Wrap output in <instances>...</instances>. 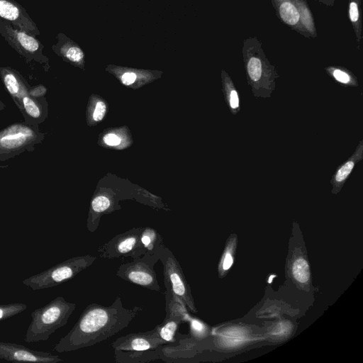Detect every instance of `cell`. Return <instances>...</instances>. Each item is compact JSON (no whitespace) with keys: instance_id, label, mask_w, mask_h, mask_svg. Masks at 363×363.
I'll return each instance as SVG.
<instances>
[{"instance_id":"cell-1","label":"cell","mask_w":363,"mask_h":363,"mask_svg":"<svg viewBox=\"0 0 363 363\" xmlns=\"http://www.w3.org/2000/svg\"><path fill=\"white\" fill-rule=\"evenodd\" d=\"M142 311L141 306L125 308L121 296L108 306L91 303L53 350L58 352H72L105 341L128 327Z\"/></svg>"},{"instance_id":"cell-2","label":"cell","mask_w":363,"mask_h":363,"mask_svg":"<svg viewBox=\"0 0 363 363\" xmlns=\"http://www.w3.org/2000/svg\"><path fill=\"white\" fill-rule=\"evenodd\" d=\"M242 50L247 80L252 93L257 99L270 98L279 74L264 54L261 41L257 37L247 38L243 42Z\"/></svg>"},{"instance_id":"cell-3","label":"cell","mask_w":363,"mask_h":363,"mask_svg":"<svg viewBox=\"0 0 363 363\" xmlns=\"http://www.w3.org/2000/svg\"><path fill=\"white\" fill-rule=\"evenodd\" d=\"M76 304L68 302L62 296H57L46 305L31 313L24 341L37 342L45 341L57 330L65 325L74 312Z\"/></svg>"},{"instance_id":"cell-4","label":"cell","mask_w":363,"mask_h":363,"mask_svg":"<svg viewBox=\"0 0 363 363\" xmlns=\"http://www.w3.org/2000/svg\"><path fill=\"white\" fill-rule=\"evenodd\" d=\"M166 344L159 336L156 326L151 330L121 336L111 346L116 362L140 363L159 359V348Z\"/></svg>"},{"instance_id":"cell-5","label":"cell","mask_w":363,"mask_h":363,"mask_svg":"<svg viewBox=\"0 0 363 363\" xmlns=\"http://www.w3.org/2000/svg\"><path fill=\"white\" fill-rule=\"evenodd\" d=\"M45 138L39 125L15 123L0 130V162L24 152H33Z\"/></svg>"},{"instance_id":"cell-6","label":"cell","mask_w":363,"mask_h":363,"mask_svg":"<svg viewBox=\"0 0 363 363\" xmlns=\"http://www.w3.org/2000/svg\"><path fill=\"white\" fill-rule=\"evenodd\" d=\"M95 255H85L71 257L48 269L25 279L23 284L34 291L46 289L66 282L90 267Z\"/></svg>"},{"instance_id":"cell-7","label":"cell","mask_w":363,"mask_h":363,"mask_svg":"<svg viewBox=\"0 0 363 363\" xmlns=\"http://www.w3.org/2000/svg\"><path fill=\"white\" fill-rule=\"evenodd\" d=\"M0 35L27 62H35L45 70L50 68L49 59L43 52L44 45L34 35L13 27L0 19Z\"/></svg>"},{"instance_id":"cell-8","label":"cell","mask_w":363,"mask_h":363,"mask_svg":"<svg viewBox=\"0 0 363 363\" xmlns=\"http://www.w3.org/2000/svg\"><path fill=\"white\" fill-rule=\"evenodd\" d=\"M159 258L163 266L166 289L178 298L191 312L196 313L191 288L179 261L165 246L159 252Z\"/></svg>"},{"instance_id":"cell-9","label":"cell","mask_w":363,"mask_h":363,"mask_svg":"<svg viewBox=\"0 0 363 363\" xmlns=\"http://www.w3.org/2000/svg\"><path fill=\"white\" fill-rule=\"evenodd\" d=\"M159 252L152 255L145 254L131 262L121 264L116 271V276L143 288L160 291V286L154 270L155 264L160 259Z\"/></svg>"},{"instance_id":"cell-10","label":"cell","mask_w":363,"mask_h":363,"mask_svg":"<svg viewBox=\"0 0 363 363\" xmlns=\"http://www.w3.org/2000/svg\"><path fill=\"white\" fill-rule=\"evenodd\" d=\"M142 228H133L116 235L97 250L99 257L106 259L118 257L138 258L145 255L140 243Z\"/></svg>"},{"instance_id":"cell-11","label":"cell","mask_w":363,"mask_h":363,"mask_svg":"<svg viewBox=\"0 0 363 363\" xmlns=\"http://www.w3.org/2000/svg\"><path fill=\"white\" fill-rule=\"evenodd\" d=\"M166 316L163 322L157 325L159 336L167 344L177 341L176 333L189 315L186 306L169 290L164 292Z\"/></svg>"},{"instance_id":"cell-12","label":"cell","mask_w":363,"mask_h":363,"mask_svg":"<svg viewBox=\"0 0 363 363\" xmlns=\"http://www.w3.org/2000/svg\"><path fill=\"white\" fill-rule=\"evenodd\" d=\"M0 359L9 362L57 363L63 362L59 356L44 351L33 350L22 345L0 341Z\"/></svg>"},{"instance_id":"cell-13","label":"cell","mask_w":363,"mask_h":363,"mask_svg":"<svg viewBox=\"0 0 363 363\" xmlns=\"http://www.w3.org/2000/svg\"><path fill=\"white\" fill-rule=\"evenodd\" d=\"M0 19L32 35L40 34L26 10L15 0H0Z\"/></svg>"},{"instance_id":"cell-14","label":"cell","mask_w":363,"mask_h":363,"mask_svg":"<svg viewBox=\"0 0 363 363\" xmlns=\"http://www.w3.org/2000/svg\"><path fill=\"white\" fill-rule=\"evenodd\" d=\"M14 103L22 113L26 124L39 125L48 117V104L45 97L36 98L26 94Z\"/></svg>"},{"instance_id":"cell-15","label":"cell","mask_w":363,"mask_h":363,"mask_svg":"<svg viewBox=\"0 0 363 363\" xmlns=\"http://www.w3.org/2000/svg\"><path fill=\"white\" fill-rule=\"evenodd\" d=\"M57 43L51 47L52 51L64 60L79 67H83L84 52L82 48L63 33H59Z\"/></svg>"},{"instance_id":"cell-16","label":"cell","mask_w":363,"mask_h":363,"mask_svg":"<svg viewBox=\"0 0 363 363\" xmlns=\"http://www.w3.org/2000/svg\"><path fill=\"white\" fill-rule=\"evenodd\" d=\"M0 77L5 89L14 102L28 94L31 86L18 71L10 67H0Z\"/></svg>"},{"instance_id":"cell-17","label":"cell","mask_w":363,"mask_h":363,"mask_svg":"<svg viewBox=\"0 0 363 363\" xmlns=\"http://www.w3.org/2000/svg\"><path fill=\"white\" fill-rule=\"evenodd\" d=\"M363 159V140H360L352 155L337 167L330 179L332 193L337 194L343 187L355 166Z\"/></svg>"},{"instance_id":"cell-18","label":"cell","mask_w":363,"mask_h":363,"mask_svg":"<svg viewBox=\"0 0 363 363\" xmlns=\"http://www.w3.org/2000/svg\"><path fill=\"white\" fill-rule=\"evenodd\" d=\"M278 18L291 29L306 38L300 23V16L294 0H271Z\"/></svg>"},{"instance_id":"cell-19","label":"cell","mask_w":363,"mask_h":363,"mask_svg":"<svg viewBox=\"0 0 363 363\" xmlns=\"http://www.w3.org/2000/svg\"><path fill=\"white\" fill-rule=\"evenodd\" d=\"M140 243L145 254H157L164 247L163 238L157 230L150 227L142 228Z\"/></svg>"},{"instance_id":"cell-20","label":"cell","mask_w":363,"mask_h":363,"mask_svg":"<svg viewBox=\"0 0 363 363\" xmlns=\"http://www.w3.org/2000/svg\"><path fill=\"white\" fill-rule=\"evenodd\" d=\"M221 76L225 102L230 113L235 116L240 110L239 94L230 77L225 70H222Z\"/></svg>"},{"instance_id":"cell-21","label":"cell","mask_w":363,"mask_h":363,"mask_svg":"<svg viewBox=\"0 0 363 363\" xmlns=\"http://www.w3.org/2000/svg\"><path fill=\"white\" fill-rule=\"evenodd\" d=\"M300 16V23L306 38H315L317 31L313 16L306 0H294Z\"/></svg>"},{"instance_id":"cell-22","label":"cell","mask_w":363,"mask_h":363,"mask_svg":"<svg viewBox=\"0 0 363 363\" xmlns=\"http://www.w3.org/2000/svg\"><path fill=\"white\" fill-rule=\"evenodd\" d=\"M325 72L336 82L350 86H357L358 81L354 74L345 67L330 66L325 68Z\"/></svg>"},{"instance_id":"cell-23","label":"cell","mask_w":363,"mask_h":363,"mask_svg":"<svg viewBox=\"0 0 363 363\" xmlns=\"http://www.w3.org/2000/svg\"><path fill=\"white\" fill-rule=\"evenodd\" d=\"M349 18L352 25L357 42L360 45L362 40V13H361V0H349Z\"/></svg>"},{"instance_id":"cell-24","label":"cell","mask_w":363,"mask_h":363,"mask_svg":"<svg viewBox=\"0 0 363 363\" xmlns=\"http://www.w3.org/2000/svg\"><path fill=\"white\" fill-rule=\"evenodd\" d=\"M27 305L23 303L0 304V321L10 318L23 312Z\"/></svg>"},{"instance_id":"cell-25","label":"cell","mask_w":363,"mask_h":363,"mask_svg":"<svg viewBox=\"0 0 363 363\" xmlns=\"http://www.w3.org/2000/svg\"><path fill=\"white\" fill-rule=\"evenodd\" d=\"M293 274L294 278L302 283L306 282L309 278L310 272L306 261L298 259L293 265Z\"/></svg>"},{"instance_id":"cell-26","label":"cell","mask_w":363,"mask_h":363,"mask_svg":"<svg viewBox=\"0 0 363 363\" xmlns=\"http://www.w3.org/2000/svg\"><path fill=\"white\" fill-rule=\"evenodd\" d=\"M121 77V80L124 85L128 86L133 84L137 79V74L134 71H124Z\"/></svg>"},{"instance_id":"cell-27","label":"cell","mask_w":363,"mask_h":363,"mask_svg":"<svg viewBox=\"0 0 363 363\" xmlns=\"http://www.w3.org/2000/svg\"><path fill=\"white\" fill-rule=\"evenodd\" d=\"M47 92V88L43 84H38L34 86H30L28 94L31 96L39 98L44 97Z\"/></svg>"},{"instance_id":"cell-28","label":"cell","mask_w":363,"mask_h":363,"mask_svg":"<svg viewBox=\"0 0 363 363\" xmlns=\"http://www.w3.org/2000/svg\"><path fill=\"white\" fill-rule=\"evenodd\" d=\"M106 113V105L102 101H99L93 113V118L95 121H100L103 119Z\"/></svg>"},{"instance_id":"cell-29","label":"cell","mask_w":363,"mask_h":363,"mask_svg":"<svg viewBox=\"0 0 363 363\" xmlns=\"http://www.w3.org/2000/svg\"><path fill=\"white\" fill-rule=\"evenodd\" d=\"M104 141L110 146L118 145L121 143V138L113 133H108L104 137Z\"/></svg>"},{"instance_id":"cell-30","label":"cell","mask_w":363,"mask_h":363,"mask_svg":"<svg viewBox=\"0 0 363 363\" xmlns=\"http://www.w3.org/2000/svg\"><path fill=\"white\" fill-rule=\"evenodd\" d=\"M233 264V258L229 252H227L225 255L223 262V269L224 270L228 269Z\"/></svg>"},{"instance_id":"cell-31","label":"cell","mask_w":363,"mask_h":363,"mask_svg":"<svg viewBox=\"0 0 363 363\" xmlns=\"http://www.w3.org/2000/svg\"><path fill=\"white\" fill-rule=\"evenodd\" d=\"M326 6H333L335 3V0H318Z\"/></svg>"},{"instance_id":"cell-32","label":"cell","mask_w":363,"mask_h":363,"mask_svg":"<svg viewBox=\"0 0 363 363\" xmlns=\"http://www.w3.org/2000/svg\"><path fill=\"white\" fill-rule=\"evenodd\" d=\"M5 108H6V105H5V104H4V103L1 100V98H0V111H3Z\"/></svg>"},{"instance_id":"cell-33","label":"cell","mask_w":363,"mask_h":363,"mask_svg":"<svg viewBox=\"0 0 363 363\" xmlns=\"http://www.w3.org/2000/svg\"><path fill=\"white\" fill-rule=\"evenodd\" d=\"M0 167L6 168V167H7V166L2 165V166H0Z\"/></svg>"}]
</instances>
